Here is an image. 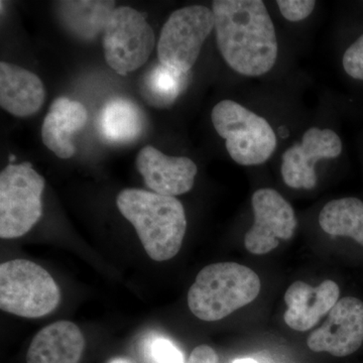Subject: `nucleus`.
<instances>
[{
    "instance_id": "obj_1",
    "label": "nucleus",
    "mask_w": 363,
    "mask_h": 363,
    "mask_svg": "<svg viewBox=\"0 0 363 363\" xmlns=\"http://www.w3.org/2000/svg\"><path fill=\"white\" fill-rule=\"evenodd\" d=\"M215 33L222 58L233 70L259 77L278 59L276 30L262 0H215Z\"/></svg>"
},
{
    "instance_id": "obj_2",
    "label": "nucleus",
    "mask_w": 363,
    "mask_h": 363,
    "mask_svg": "<svg viewBox=\"0 0 363 363\" xmlns=\"http://www.w3.org/2000/svg\"><path fill=\"white\" fill-rule=\"evenodd\" d=\"M117 208L135 227L150 259L164 262L180 252L187 229L185 209L175 197L142 189H124Z\"/></svg>"
},
{
    "instance_id": "obj_3",
    "label": "nucleus",
    "mask_w": 363,
    "mask_h": 363,
    "mask_svg": "<svg viewBox=\"0 0 363 363\" xmlns=\"http://www.w3.org/2000/svg\"><path fill=\"white\" fill-rule=\"evenodd\" d=\"M259 277L236 262H218L198 274L188 293L191 312L203 321H219L257 298Z\"/></svg>"
},
{
    "instance_id": "obj_4",
    "label": "nucleus",
    "mask_w": 363,
    "mask_h": 363,
    "mask_svg": "<svg viewBox=\"0 0 363 363\" xmlns=\"http://www.w3.org/2000/svg\"><path fill=\"white\" fill-rule=\"evenodd\" d=\"M211 119L229 156L241 166L264 164L277 149V135L267 119L233 100L215 105Z\"/></svg>"
},
{
    "instance_id": "obj_5",
    "label": "nucleus",
    "mask_w": 363,
    "mask_h": 363,
    "mask_svg": "<svg viewBox=\"0 0 363 363\" xmlns=\"http://www.w3.org/2000/svg\"><path fill=\"white\" fill-rule=\"evenodd\" d=\"M61 301L55 279L39 264L13 259L0 266V308L16 316L40 318L54 311Z\"/></svg>"
},
{
    "instance_id": "obj_6",
    "label": "nucleus",
    "mask_w": 363,
    "mask_h": 363,
    "mask_svg": "<svg viewBox=\"0 0 363 363\" xmlns=\"http://www.w3.org/2000/svg\"><path fill=\"white\" fill-rule=\"evenodd\" d=\"M45 179L30 162L11 164L0 174V238L28 233L43 215Z\"/></svg>"
},
{
    "instance_id": "obj_7",
    "label": "nucleus",
    "mask_w": 363,
    "mask_h": 363,
    "mask_svg": "<svg viewBox=\"0 0 363 363\" xmlns=\"http://www.w3.org/2000/svg\"><path fill=\"white\" fill-rule=\"evenodd\" d=\"M214 28L213 11L206 6H190L174 11L162 26L157 40L160 63L189 73Z\"/></svg>"
},
{
    "instance_id": "obj_8",
    "label": "nucleus",
    "mask_w": 363,
    "mask_h": 363,
    "mask_svg": "<svg viewBox=\"0 0 363 363\" xmlns=\"http://www.w3.org/2000/svg\"><path fill=\"white\" fill-rule=\"evenodd\" d=\"M106 63L125 76L147 63L156 45V35L142 13L130 6L116 7L102 37Z\"/></svg>"
},
{
    "instance_id": "obj_9",
    "label": "nucleus",
    "mask_w": 363,
    "mask_h": 363,
    "mask_svg": "<svg viewBox=\"0 0 363 363\" xmlns=\"http://www.w3.org/2000/svg\"><path fill=\"white\" fill-rule=\"evenodd\" d=\"M255 222L245 234V248L253 255H266L289 240L297 228L292 205L274 189H259L252 198Z\"/></svg>"
},
{
    "instance_id": "obj_10",
    "label": "nucleus",
    "mask_w": 363,
    "mask_h": 363,
    "mask_svg": "<svg viewBox=\"0 0 363 363\" xmlns=\"http://www.w3.org/2000/svg\"><path fill=\"white\" fill-rule=\"evenodd\" d=\"M342 152V142L335 131L311 128L306 130L302 142L295 143L283 154L281 176L286 186L311 190L317 184L316 162L336 159Z\"/></svg>"
},
{
    "instance_id": "obj_11",
    "label": "nucleus",
    "mask_w": 363,
    "mask_h": 363,
    "mask_svg": "<svg viewBox=\"0 0 363 363\" xmlns=\"http://www.w3.org/2000/svg\"><path fill=\"white\" fill-rule=\"evenodd\" d=\"M363 343V302L354 297L339 300L329 312L326 322L308 337L314 352H327L345 357L359 350Z\"/></svg>"
},
{
    "instance_id": "obj_12",
    "label": "nucleus",
    "mask_w": 363,
    "mask_h": 363,
    "mask_svg": "<svg viewBox=\"0 0 363 363\" xmlns=\"http://www.w3.org/2000/svg\"><path fill=\"white\" fill-rule=\"evenodd\" d=\"M135 166L152 192L169 197L183 195L193 188L198 168L187 157H169L145 145L138 152Z\"/></svg>"
},
{
    "instance_id": "obj_13",
    "label": "nucleus",
    "mask_w": 363,
    "mask_h": 363,
    "mask_svg": "<svg viewBox=\"0 0 363 363\" xmlns=\"http://www.w3.org/2000/svg\"><path fill=\"white\" fill-rule=\"evenodd\" d=\"M339 296L340 289L331 279H326L318 286L296 281L286 291L284 320L293 330H310L322 317L329 314L338 302Z\"/></svg>"
},
{
    "instance_id": "obj_14",
    "label": "nucleus",
    "mask_w": 363,
    "mask_h": 363,
    "mask_svg": "<svg viewBox=\"0 0 363 363\" xmlns=\"http://www.w3.org/2000/svg\"><path fill=\"white\" fill-rule=\"evenodd\" d=\"M45 90L33 72L14 64L0 63V105L16 117H28L42 108Z\"/></svg>"
},
{
    "instance_id": "obj_15",
    "label": "nucleus",
    "mask_w": 363,
    "mask_h": 363,
    "mask_svg": "<svg viewBox=\"0 0 363 363\" xmlns=\"http://www.w3.org/2000/svg\"><path fill=\"white\" fill-rule=\"evenodd\" d=\"M85 339L77 325L58 321L35 336L26 353L28 363H79Z\"/></svg>"
},
{
    "instance_id": "obj_16",
    "label": "nucleus",
    "mask_w": 363,
    "mask_h": 363,
    "mask_svg": "<svg viewBox=\"0 0 363 363\" xmlns=\"http://www.w3.org/2000/svg\"><path fill=\"white\" fill-rule=\"evenodd\" d=\"M87 119V109L81 102L57 98L43 123V143L60 159H70L76 152L72 135L84 128Z\"/></svg>"
},
{
    "instance_id": "obj_17",
    "label": "nucleus",
    "mask_w": 363,
    "mask_h": 363,
    "mask_svg": "<svg viewBox=\"0 0 363 363\" xmlns=\"http://www.w3.org/2000/svg\"><path fill=\"white\" fill-rule=\"evenodd\" d=\"M145 128V116L128 98L113 97L105 102L98 117V130L105 142L126 145L135 142Z\"/></svg>"
},
{
    "instance_id": "obj_18",
    "label": "nucleus",
    "mask_w": 363,
    "mask_h": 363,
    "mask_svg": "<svg viewBox=\"0 0 363 363\" xmlns=\"http://www.w3.org/2000/svg\"><path fill=\"white\" fill-rule=\"evenodd\" d=\"M116 1L69 0L60 1L57 13L62 26L78 39L90 40L104 32Z\"/></svg>"
},
{
    "instance_id": "obj_19",
    "label": "nucleus",
    "mask_w": 363,
    "mask_h": 363,
    "mask_svg": "<svg viewBox=\"0 0 363 363\" xmlns=\"http://www.w3.org/2000/svg\"><path fill=\"white\" fill-rule=\"evenodd\" d=\"M319 224L325 233L347 236L363 247V202L346 197L327 203L319 215Z\"/></svg>"
},
{
    "instance_id": "obj_20",
    "label": "nucleus",
    "mask_w": 363,
    "mask_h": 363,
    "mask_svg": "<svg viewBox=\"0 0 363 363\" xmlns=\"http://www.w3.org/2000/svg\"><path fill=\"white\" fill-rule=\"evenodd\" d=\"M188 81V73L159 63L145 72L140 83V92L150 106L166 108L180 96L187 87Z\"/></svg>"
},
{
    "instance_id": "obj_21",
    "label": "nucleus",
    "mask_w": 363,
    "mask_h": 363,
    "mask_svg": "<svg viewBox=\"0 0 363 363\" xmlns=\"http://www.w3.org/2000/svg\"><path fill=\"white\" fill-rule=\"evenodd\" d=\"M150 363H185L181 350L169 339L157 336L147 345Z\"/></svg>"
},
{
    "instance_id": "obj_22",
    "label": "nucleus",
    "mask_w": 363,
    "mask_h": 363,
    "mask_svg": "<svg viewBox=\"0 0 363 363\" xmlns=\"http://www.w3.org/2000/svg\"><path fill=\"white\" fill-rule=\"evenodd\" d=\"M279 11L286 21L297 23L311 16L316 1L313 0H279L277 1Z\"/></svg>"
},
{
    "instance_id": "obj_23",
    "label": "nucleus",
    "mask_w": 363,
    "mask_h": 363,
    "mask_svg": "<svg viewBox=\"0 0 363 363\" xmlns=\"http://www.w3.org/2000/svg\"><path fill=\"white\" fill-rule=\"evenodd\" d=\"M342 64L350 77L363 81V35L344 52Z\"/></svg>"
},
{
    "instance_id": "obj_24",
    "label": "nucleus",
    "mask_w": 363,
    "mask_h": 363,
    "mask_svg": "<svg viewBox=\"0 0 363 363\" xmlns=\"http://www.w3.org/2000/svg\"><path fill=\"white\" fill-rule=\"evenodd\" d=\"M218 355L213 348L208 345H199L191 353L186 363H218Z\"/></svg>"
},
{
    "instance_id": "obj_25",
    "label": "nucleus",
    "mask_w": 363,
    "mask_h": 363,
    "mask_svg": "<svg viewBox=\"0 0 363 363\" xmlns=\"http://www.w3.org/2000/svg\"><path fill=\"white\" fill-rule=\"evenodd\" d=\"M108 363H133L128 358L116 357L111 359Z\"/></svg>"
},
{
    "instance_id": "obj_26",
    "label": "nucleus",
    "mask_w": 363,
    "mask_h": 363,
    "mask_svg": "<svg viewBox=\"0 0 363 363\" xmlns=\"http://www.w3.org/2000/svg\"><path fill=\"white\" fill-rule=\"evenodd\" d=\"M233 363H259L252 358H241V359L234 360Z\"/></svg>"
}]
</instances>
